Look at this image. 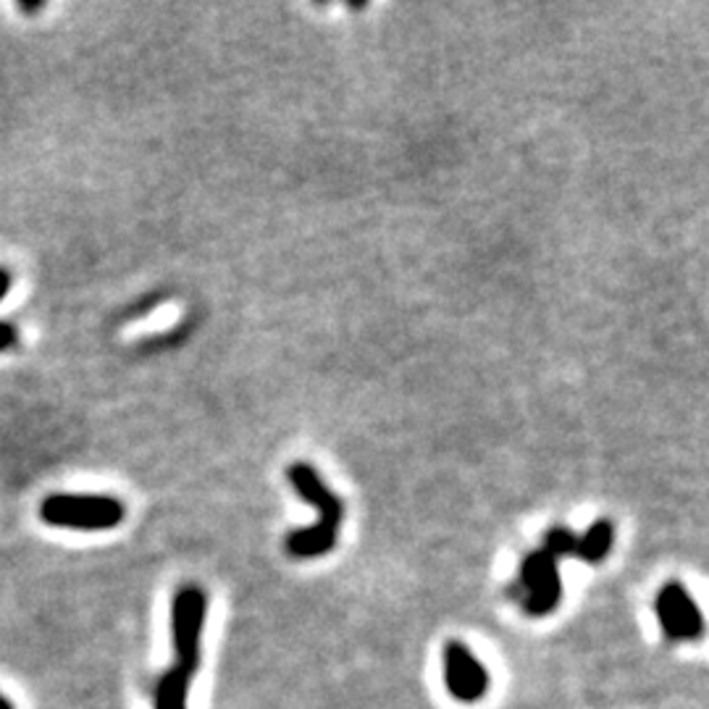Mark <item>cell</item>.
I'll use <instances>...</instances> for the list:
<instances>
[{
  "label": "cell",
  "instance_id": "3957f363",
  "mask_svg": "<svg viewBox=\"0 0 709 709\" xmlns=\"http://www.w3.org/2000/svg\"><path fill=\"white\" fill-rule=\"evenodd\" d=\"M208 597L200 586L187 583L177 591L171 605V639L177 652V668L187 672L198 670L200 665V633L206 626Z\"/></svg>",
  "mask_w": 709,
  "mask_h": 709
},
{
  "label": "cell",
  "instance_id": "52a82bcc",
  "mask_svg": "<svg viewBox=\"0 0 709 709\" xmlns=\"http://www.w3.org/2000/svg\"><path fill=\"white\" fill-rule=\"evenodd\" d=\"M612 541H615L612 520L599 518L589 528H586L583 537H578L576 557L578 560L589 562V566H597V562L607 560V555H610V549H612Z\"/></svg>",
  "mask_w": 709,
  "mask_h": 709
},
{
  "label": "cell",
  "instance_id": "4fadbf2b",
  "mask_svg": "<svg viewBox=\"0 0 709 709\" xmlns=\"http://www.w3.org/2000/svg\"><path fill=\"white\" fill-rule=\"evenodd\" d=\"M0 709H13V707H11V705H9V701H6L3 697H0Z\"/></svg>",
  "mask_w": 709,
  "mask_h": 709
},
{
  "label": "cell",
  "instance_id": "5b68a950",
  "mask_svg": "<svg viewBox=\"0 0 709 709\" xmlns=\"http://www.w3.org/2000/svg\"><path fill=\"white\" fill-rule=\"evenodd\" d=\"M657 618L670 641H697L705 633V618L681 581H668L657 595Z\"/></svg>",
  "mask_w": 709,
  "mask_h": 709
},
{
  "label": "cell",
  "instance_id": "8fae6325",
  "mask_svg": "<svg viewBox=\"0 0 709 709\" xmlns=\"http://www.w3.org/2000/svg\"><path fill=\"white\" fill-rule=\"evenodd\" d=\"M11 281H13L11 271H9V269H6V266H0V302H3V298H6V294H9V289H11Z\"/></svg>",
  "mask_w": 709,
  "mask_h": 709
},
{
  "label": "cell",
  "instance_id": "7a4b0ae2",
  "mask_svg": "<svg viewBox=\"0 0 709 709\" xmlns=\"http://www.w3.org/2000/svg\"><path fill=\"white\" fill-rule=\"evenodd\" d=\"M40 518L71 531H111L124 523L127 505L108 495H50L42 499Z\"/></svg>",
  "mask_w": 709,
  "mask_h": 709
},
{
  "label": "cell",
  "instance_id": "277c9868",
  "mask_svg": "<svg viewBox=\"0 0 709 709\" xmlns=\"http://www.w3.org/2000/svg\"><path fill=\"white\" fill-rule=\"evenodd\" d=\"M518 602L531 618H545L557 610L562 599V578L557 560L545 549H533L523 557L518 568Z\"/></svg>",
  "mask_w": 709,
  "mask_h": 709
},
{
  "label": "cell",
  "instance_id": "7c38bea8",
  "mask_svg": "<svg viewBox=\"0 0 709 709\" xmlns=\"http://www.w3.org/2000/svg\"><path fill=\"white\" fill-rule=\"evenodd\" d=\"M42 9H46V3H19V11L24 13H38Z\"/></svg>",
  "mask_w": 709,
  "mask_h": 709
},
{
  "label": "cell",
  "instance_id": "8992f818",
  "mask_svg": "<svg viewBox=\"0 0 709 709\" xmlns=\"http://www.w3.org/2000/svg\"><path fill=\"white\" fill-rule=\"evenodd\" d=\"M445 683L455 699L462 705H473L481 701L489 689V672L466 643L450 641L445 647Z\"/></svg>",
  "mask_w": 709,
  "mask_h": 709
},
{
  "label": "cell",
  "instance_id": "ba28073f",
  "mask_svg": "<svg viewBox=\"0 0 709 709\" xmlns=\"http://www.w3.org/2000/svg\"><path fill=\"white\" fill-rule=\"evenodd\" d=\"M190 683H192V672L171 665L156 686V709H187Z\"/></svg>",
  "mask_w": 709,
  "mask_h": 709
},
{
  "label": "cell",
  "instance_id": "6da1fadb",
  "mask_svg": "<svg viewBox=\"0 0 709 709\" xmlns=\"http://www.w3.org/2000/svg\"><path fill=\"white\" fill-rule=\"evenodd\" d=\"M287 481L298 495L306 499L310 508L318 510V523L287 533L284 547L287 555L294 560H316V557L329 555L337 547L339 526L344 518V505L337 491L321 479V473L306 460L292 462L287 468Z\"/></svg>",
  "mask_w": 709,
  "mask_h": 709
},
{
  "label": "cell",
  "instance_id": "30bf717a",
  "mask_svg": "<svg viewBox=\"0 0 709 709\" xmlns=\"http://www.w3.org/2000/svg\"><path fill=\"white\" fill-rule=\"evenodd\" d=\"M17 342H19L17 327H13V323H9V321H0V352L11 350V347Z\"/></svg>",
  "mask_w": 709,
  "mask_h": 709
},
{
  "label": "cell",
  "instance_id": "9c48e42d",
  "mask_svg": "<svg viewBox=\"0 0 709 709\" xmlns=\"http://www.w3.org/2000/svg\"><path fill=\"white\" fill-rule=\"evenodd\" d=\"M576 545H578V537L570 531V528L555 526L545 533V547L541 549H545L547 555H552L555 560H560V557H573Z\"/></svg>",
  "mask_w": 709,
  "mask_h": 709
}]
</instances>
